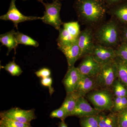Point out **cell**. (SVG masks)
Listing matches in <instances>:
<instances>
[{
  "mask_svg": "<svg viewBox=\"0 0 127 127\" xmlns=\"http://www.w3.org/2000/svg\"><path fill=\"white\" fill-rule=\"evenodd\" d=\"M23 0L25 1V0ZM38 1H43L44 0H37Z\"/></svg>",
  "mask_w": 127,
  "mask_h": 127,
  "instance_id": "38",
  "label": "cell"
},
{
  "mask_svg": "<svg viewBox=\"0 0 127 127\" xmlns=\"http://www.w3.org/2000/svg\"><path fill=\"white\" fill-rule=\"evenodd\" d=\"M82 75L77 67L68 68L62 81L66 93L75 91Z\"/></svg>",
  "mask_w": 127,
  "mask_h": 127,
  "instance_id": "13",
  "label": "cell"
},
{
  "mask_svg": "<svg viewBox=\"0 0 127 127\" xmlns=\"http://www.w3.org/2000/svg\"><path fill=\"white\" fill-rule=\"evenodd\" d=\"M91 55L101 65L114 60L116 58L114 48L96 43Z\"/></svg>",
  "mask_w": 127,
  "mask_h": 127,
  "instance_id": "10",
  "label": "cell"
},
{
  "mask_svg": "<svg viewBox=\"0 0 127 127\" xmlns=\"http://www.w3.org/2000/svg\"><path fill=\"white\" fill-rule=\"evenodd\" d=\"M120 36L121 43L127 44V24L121 25Z\"/></svg>",
  "mask_w": 127,
  "mask_h": 127,
  "instance_id": "33",
  "label": "cell"
},
{
  "mask_svg": "<svg viewBox=\"0 0 127 127\" xmlns=\"http://www.w3.org/2000/svg\"><path fill=\"white\" fill-rule=\"evenodd\" d=\"M59 31V36L57 39L58 47L71 44L77 40V38L64 28H60Z\"/></svg>",
  "mask_w": 127,
  "mask_h": 127,
  "instance_id": "19",
  "label": "cell"
},
{
  "mask_svg": "<svg viewBox=\"0 0 127 127\" xmlns=\"http://www.w3.org/2000/svg\"><path fill=\"white\" fill-rule=\"evenodd\" d=\"M96 89L95 77H89L82 75L73 92H75L80 97L82 96L85 97L89 93Z\"/></svg>",
  "mask_w": 127,
  "mask_h": 127,
  "instance_id": "14",
  "label": "cell"
},
{
  "mask_svg": "<svg viewBox=\"0 0 127 127\" xmlns=\"http://www.w3.org/2000/svg\"><path fill=\"white\" fill-rule=\"evenodd\" d=\"M119 127H127V108L118 113Z\"/></svg>",
  "mask_w": 127,
  "mask_h": 127,
  "instance_id": "30",
  "label": "cell"
},
{
  "mask_svg": "<svg viewBox=\"0 0 127 127\" xmlns=\"http://www.w3.org/2000/svg\"><path fill=\"white\" fill-rule=\"evenodd\" d=\"M118 79L127 89V61L116 57Z\"/></svg>",
  "mask_w": 127,
  "mask_h": 127,
  "instance_id": "20",
  "label": "cell"
},
{
  "mask_svg": "<svg viewBox=\"0 0 127 127\" xmlns=\"http://www.w3.org/2000/svg\"><path fill=\"white\" fill-rule=\"evenodd\" d=\"M63 28L68 30L76 38H78L81 31L78 21L70 22L63 23Z\"/></svg>",
  "mask_w": 127,
  "mask_h": 127,
  "instance_id": "26",
  "label": "cell"
},
{
  "mask_svg": "<svg viewBox=\"0 0 127 127\" xmlns=\"http://www.w3.org/2000/svg\"><path fill=\"white\" fill-rule=\"evenodd\" d=\"M73 7L78 22L94 29L104 22L107 7L103 0H75Z\"/></svg>",
  "mask_w": 127,
  "mask_h": 127,
  "instance_id": "1",
  "label": "cell"
},
{
  "mask_svg": "<svg viewBox=\"0 0 127 127\" xmlns=\"http://www.w3.org/2000/svg\"><path fill=\"white\" fill-rule=\"evenodd\" d=\"M81 127H99V116H86L80 118Z\"/></svg>",
  "mask_w": 127,
  "mask_h": 127,
  "instance_id": "22",
  "label": "cell"
},
{
  "mask_svg": "<svg viewBox=\"0 0 127 127\" xmlns=\"http://www.w3.org/2000/svg\"><path fill=\"white\" fill-rule=\"evenodd\" d=\"M85 97L92 104L94 108L103 112L111 111L115 96L112 91L96 89L89 93Z\"/></svg>",
  "mask_w": 127,
  "mask_h": 127,
  "instance_id": "3",
  "label": "cell"
},
{
  "mask_svg": "<svg viewBox=\"0 0 127 127\" xmlns=\"http://www.w3.org/2000/svg\"><path fill=\"white\" fill-rule=\"evenodd\" d=\"M112 91L115 97H127V89L118 78L115 80L112 87Z\"/></svg>",
  "mask_w": 127,
  "mask_h": 127,
  "instance_id": "23",
  "label": "cell"
},
{
  "mask_svg": "<svg viewBox=\"0 0 127 127\" xmlns=\"http://www.w3.org/2000/svg\"><path fill=\"white\" fill-rule=\"evenodd\" d=\"M15 35L18 44L32 46L36 48L39 46V42L37 41L18 31L16 32Z\"/></svg>",
  "mask_w": 127,
  "mask_h": 127,
  "instance_id": "21",
  "label": "cell"
},
{
  "mask_svg": "<svg viewBox=\"0 0 127 127\" xmlns=\"http://www.w3.org/2000/svg\"><path fill=\"white\" fill-rule=\"evenodd\" d=\"M16 0H11L10 6L8 11L5 15L0 16V19L2 20L10 21L13 22L14 26L18 30L19 23L27 21L41 20L42 17L34 16H26L21 13L17 8Z\"/></svg>",
  "mask_w": 127,
  "mask_h": 127,
  "instance_id": "7",
  "label": "cell"
},
{
  "mask_svg": "<svg viewBox=\"0 0 127 127\" xmlns=\"http://www.w3.org/2000/svg\"><path fill=\"white\" fill-rule=\"evenodd\" d=\"M0 127H6L4 125H2V124H0Z\"/></svg>",
  "mask_w": 127,
  "mask_h": 127,
  "instance_id": "36",
  "label": "cell"
},
{
  "mask_svg": "<svg viewBox=\"0 0 127 127\" xmlns=\"http://www.w3.org/2000/svg\"><path fill=\"white\" fill-rule=\"evenodd\" d=\"M52 1H62L63 0H52Z\"/></svg>",
  "mask_w": 127,
  "mask_h": 127,
  "instance_id": "37",
  "label": "cell"
},
{
  "mask_svg": "<svg viewBox=\"0 0 127 127\" xmlns=\"http://www.w3.org/2000/svg\"><path fill=\"white\" fill-rule=\"evenodd\" d=\"M120 27V23L111 17L104 21L94 29L95 43L115 49L121 43Z\"/></svg>",
  "mask_w": 127,
  "mask_h": 127,
  "instance_id": "2",
  "label": "cell"
},
{
  "mask_svg": "<svg viewBox=\"0 0 127 127\" xmlns=\"http://www.w3.org/2000/svg\"><path fill=\"white\" fill-rule=\"evenodd\" d=\"M92 107L84 97H80L78 98L74 110L70 116H75L80 118L86 116L98 115L101 113Z\"/></svg>",
  "mask_w": 127,
  "mask_h": 127,
  "instance_id": "11",
  "label": "cell"
},
{
  "mask_svg": "<svg viewBox=\"0 0 127 127\" xmlns=\"http://www.w3.org/2000/svg\"><path fill=\"white\" fill-rule=\"evenodd\" d=\"M16 31L14 29L0 35V42L2 46H5L8 48L7 55L8 56L11 51L14 49L15 54L18 46V43L16 40L15 34Z\"/></svg>",
  "mask_w": 127,
  "mask_h": 127,
  "instance_id": "16",
  "label": "cell"
},
{
  "mask_svg": "<svg viewBox=\"0 0 127 127\" xmlns=\"http://www.w3.org/2000/svg\"><path fill=\"white\" fill-rule=\"evenodd\" d=\"M106 5L107 9L119 3L127 1V0H103Z\"/></svg>",
  "mask_w": 127,
  "mask_h": 127,
  "instance_id": "34",
  "label": "cell"
},
{
  "mask_svg": "<svg viewBox=\"0 0 127 127\" xmlns=\"http://www.w3.org/2000/svg\"><path fill=\"white\" fill-rule=\"evenodd\" d=\"M53 80L51 77L45 78H41V83L42 86L44 87H47L49 89V93L50 96H51L55 92L54 88L52 86Z\"/></svg>",
  "mask_w": 127,
  "mask_h": 127,
  "instance_id": "31",
  "label": "cell"
},
{
  "mask_svg": "<svg viewBox=\"0 0 127 127\" xmlns=\"http://www.w3.org/2000/svg\"><path fill=\"white\" fill-rule=\"evenodd\" d=\"M58 48L65 56L68 68L74 67L77 61L81 58V52L77 40L71 44L58 47Z\"/></svg>",
  "mask_w": 127,
  "mask_h": 127,
  "instance_id": "12",
  "label": "cell"
},
{
  "mask_svg": "<svg viewBox=\"0 0 127 127\" xmlns=\"http://www.w3.org/2000/svg\"><path fill=\"white\" fill-rule=\"evenodd\" d=\"M39 1L43 5L45 8L44 15L42 17V21L43 23L51 25L59 31L64 23L60 17L62 6L61 1H55L51 3L45 2L43 1Z\"/></svg>",
  "mask_w": 127,
  "mask_h": 127,
  "instance_id": "5",
  "label": "cell"
},
{
  "mask_svg": "<svg viewBox=\"0 0 127 127\" xmlns=\"http://www.w3.org/2000/svg\"><path fill=\"white\" fill-rule=\"evenodd\" d=\"M35 74L37 77L41 78L50 77L51 75V71L50 69L47 68H43L37 71Z\"/></svg>",
  "mask_w": 127,
  "mask_h": 127,
  "instance_id": "32",
  "label": "cell"
},
{
  "mask_svg": "<svg viewBox=\"0 0 127 127\" xmlns=\"http://www.w3.org/2000/svg\"><path fill=\"white\" fill-rule=\"evenodd\" d=\"M35 110H24L19 108H12L9 110L0 113V117L16 120L20 122L31 124V122L36 118Z\"/></svg>",
  "mask_w": 127,
  "mask_h": 127,
  "instance_id": "8",
  "label": "cell"
},
{
  "mask_svg": "<svg viewBox=\"0 0 127 127\" xmlns=\"http://www.w3.org/2000/svg\"><path fill=\"white\" fill-rule=\"evenodd\" d=\"M58 127H68L67 125L65 122L64 120L61 121V122L59 123Z\"/></svg>",
  "mask_w": 127,
  "mask_h": 127,
  "instance_id": "35",
  "label": "cell"
},
{
  "mask_svg": "<svg viewBox=\"0 0 127 127\" xmlns=\"http://www.w3.org/2000/svg\"><path fill=\"white\" fill-rule=\"evenodd\" d=\"M116 57L123 60L127 61V44L121 43L117 48L114 49Z\"/></svg>",
  "mask_w": 127,
  "mask_h": 127,
  "instance_id": "28",
  "label": "cell"
},
{
  "mask_svg": "<svg viewBox=\"0 0 127 127\" xmlns=\"http://www.w3.org/2000/svg\"><path fill=\"white\" fill-rule=\"evenodd\" d=\"M99 116V127H119L118 113L111 112L106 115L102 112Z\"/></svg>",
  "mask_w": 127,
  "mask_h": 127,
  "instance_id": "17",
  "label": "cell"
},
{
  "mask_svg": "<svg viewBox=\"0 0 127 127\" xmlns=\"http://www.w3.org/2000/svg\"><path fill=\"white\" fill-rule=\"evenodd\" d=\"M127 108V97H115L111 112L118 113Z\"/></svg>",
  "mask_w": 127,
  "mask_h": 127,
  "instance_id": "24",
  "label": "cell"
},
{
  "mask_svg": "<svg viewBox=\"0 0 127 127\" xmlns=\"http://www.w3.org/2000/svg\"><path fill=\"white\" fill-rule=\"evenodd\" d=\"M50 117L51 118H58L61 119V121L65 120L67 117L65 110L60 107L58 109L52 111L50 114Z\"/></svg>",
  "mask_w": 127,
  "mask_h": 127,
  "instance_id": "29",
  "label": "cell"
},
{
  "mask_svg": "<svg viewBox=\"0 0 127 127\" xmlns=\"http://www.w3.org/2000/svg\"><path fill=\"white\" fill-rule=\"evenodd\" d=\"M0 124L4 125L6 127H32L31 124L24 123L6 118L0 117Z\"/></svg>",
  "mask_w": 127,
  "mask_h": 127,
  "instance_id": "27",
  "label": "cell"
},
{
  "mask_svg": "<svg viewBox=\"0 0 127 127\" xmlns=\"http://www.w3.org/2000/svg\"><path fill=\"white\" fill-rule=\"evenodd\" d=\"M79 97L75 92L66 93L65 100L61 107L65 110L67 117L70 116L71 114L75 109Z\"/></svg>",
  "mask_w": 127,
  "mask_h": 127,
  "instance_id": "18",
  "label": "cell"
},
{
  "mask_svg": "<svg viewBox=\"0 0 127 127\" xmlns=\"http://www.w3.org/2000/svg\"><path fill=\"white\" fill-rule=\"evenodd\" d=\"M77 42L80 50L81 58L91 55L96 43L93 28L86 27L81 31L78 38Z\"/></svg>",
  "mask_w": 127,
  "mask_h": 127,
  "instance_id": "6",
  "label": "cell"
},
{
  "mask_svg": "<svg viewBox=\"0 0 127 127\" xmlns=\"http://www.w3.org/2000/svg\"><path fill=\"white\" fill-rule=\"evenodd\" d=\"M77 68L82 75L95 78L100 72L101 65L94 59L91 55L83 58Z\"/></svg>",
  "mask_w": 127,
  "mask_h": 127,
  "instance_id": "9",
  "label": "cell"
},
{
  "mask_svg": "<svg viewBox=\"0 0 127 127\" xmlns=\"http://www.w3.org/2000/svg\"><path fill=\"white\" fill-rule=\"evenodd\" d=\"M1 68L4 69L13 76H18L23 72L20 67L15 62V58L12 61L9 62L5 66H2Z\"/></svg>",
  "mask_w": 127,
  "mask_h": 127,
  "instance_id": "25",
  "label": "cell"
},
{
  "mask_svg": "<svg viewBox=\"0 0 127 127\" xmlns=\"http://www.w3.org/2000/svg\"><path fill=\"white\" fill-rule=\"evenodd\" d=\"M107 14L120 25L127 24V1L109 7L107 9Z\"/></svg>",
  "mask_w": 127,
  "mask_h": 127,
  "instance_id": "15",
  "label": "cell"
},
{
  "mask_svg": "<svg viewBox=\"0 0 127 127\" xmlns=\"http://www.w3.org/2000/svg\"></svg>",
  "mask_w": 127,
  "mask_h": 127,
  "instance_id": "39",
  "label": "cell"
},
{
  "mask_svg": "<svg viewBox=\"0 0 127 127\" xmlns=\"http://www.w3.org/2000/svg\"><path fill=\"white\" fill-rule=\"evenodd\" d=\"M118 77L117 65L116 59L101 65L100 72L95 77L97 89L112 91L113 84Z\"/></svg>",
  "mask_w": 127,
  "mask_h": 127,
  "instance_id": "4",
  "label": "cell"
}]
</instances>
